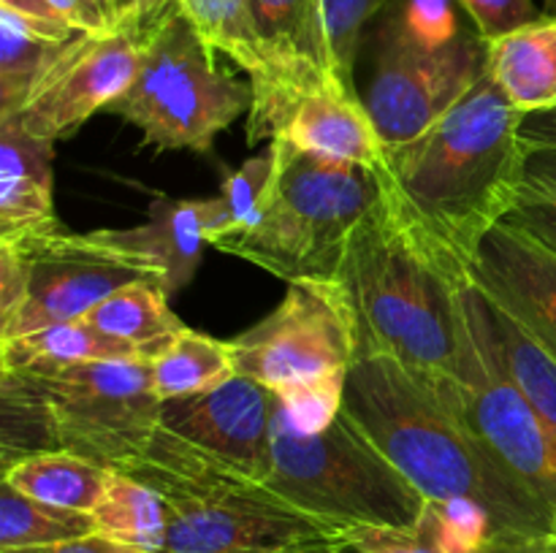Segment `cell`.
Masks as SVG:
<instances>
[{"mask_svg": "<svg viewBox=\"0 0 556 553\" xmlns=\"http://www.w3.org/2000/svg\"><path fill=\"white\" fill-rule=\"evenodd\" d=\"M543 14L556 20V0H543Z\"/></svg>", "mask_w": 556, "mask_h": 553, "instance_id": "43", "label": "cell"}, {"mask_svg": "<svg viewBox=\"0 0 556 553\" xmlns=\"http://www.w3.org/2000/svg\"><path fill=\"white\" fill-rule=\"evenodd\" d=\"M470 280L556 358V253L521 228L500 222L478 247Z\"/></svg>", "mask_w": 556, "mask_h": 553, "instance_id": "16", "label": "cell"}, {"mask_svg": "<svg viewBox=\"0 0 556 553\" xmlns=\"http://www.w3.org/2000/svg\"><path fill=\"white\" fill-rule=\"evenodd\" d=\"M472 553H556V531H548V535H492Z\"/></svg>", "mask_w": 556, "mask_h": 553, "instance_id": "36", "label": "cell"}, {"mask_svg": "<svg viewBox=\"0 0 556 553\" xmlns=\"http://www.w3.org/2000/svg\"><path fill=\"white\" fill-rule=\"evenodd\" d=\"M96 535L141 553H163L166 548V507L147 483L109 470L106 491L92 510Z\"/></svg>", "mask_w": 556, "mask_h": 553, "instance_id": "26", "label": "cell"}, {"mask_svg": "<svg viewBox=\"0 0 556 553\" xmlns=\"http://www.w3.org/2000/svg\"><path fill=\"white\" fill-rule=\"evenodd\" d=\"M3 470L27 455L68 450L106 470L136 459L161 428L150 363L98 361L0 372Z\"/></svg>", "mask_w": 556, "mask_h": 553, "instance_id": "5", "label": "cell"}, {"mask_svg": "<svg viewBox=\"0 0 556 553\" xmlns=\"http://www.w3.org/2000/svg\"><path fill=\"white\" fill-rule=\"evenodd\" d=\"M87 33L0 9V117L25 106L38 81Z\"/></svg>", "mask_w": 556, "mask_h": 553, "instance_id": "21", "label": "cell"}, {"mask_svg": "<svg viewBox=\"0 0 556 553\" xmlns=\"http://www.w3.org/2000/svg\"><path fill=\"white\" fill-rule=\"evenodd\" d=\"M275 407V390L237 374L206 394L163 401L161 426L264 480L271 459Z\"/></svg>", "mask_w": 556, "mask_h": 553, "instance_id": "15", "label": "cell"}, {"mask_svg": "<svg viewBox=\"0 0 556 553\" xmlns=\"http://www.w3.org/2000/svg\"><path fill=\"white\" fill-rule=\"evenodd\" d=\"M483 445L535 488L556 510V448L541 415L514 380L489 325L486 304L476 285L462 301V339L456 372L440 385Z\"/></svg>", "mask_w": 556, "mask_h": 553, "instance_id": "9", "label": "cell"}, {"mask_svg": "<svg viewBox=\"0 0 556 553\" xmlns=\"http://www.w3.org/2000/svg\"><path fill=\"white\" fill-rule=\"evenodd\" d=\"M152 390L163 401L206 394L237 377L231 342L185 329L152 358Z\"/></svg>", "mask_w": 556, "mask_h": 553, "instance_id": "25", "label": "cell"}, {"mask_svg": "<svg viewBox=\"0 0 556 553\" xmlns=\"http://www.w3.org/2000/svg\"><path fill=\"white\" fill-rule=\"evenodd\" d=\"M52 190V141L0 119V242L60 228Z\"/></svg>", "mask_w": 556, "mask_h": 553, "instance_id": "17", "label": "cell"}, {"mask_svg": "<svg viewBox=\"0 0 556 553\" xmlns=\"http://www.w3.org/2000/svg\"><path fill=\"white\" fill-rule=\"evenodd\" d=\"M90 535H96L92 513L47 504L9 483L0 486V548L54 545Z\"/></svg>", "mask_w": 556, "mask_h": 553, "instance_id": "27", "label": "cell"}, {"mask_svg": "<svg viewBox=\"0 0 556 553\" xmlns=\"http://www.w3.org/2000/svg\"><path fill=\"white\" fill-rule=\"evenodd\" d=\"M340 551L348 553H454L438 510L427 502L416 526H348Z\"/></svg>", "mask_w": 556, "mask_h": 553, "instance_id": "31", "label": "cell"}, {"mask_svg": "<svg viewBox=\"0 0 556 553\" xmlns=\"http://www.w3.org/2000/svg\"><path fill=\"white\" fill-rule=\"evenodd\" d=\"M147 483L166 507L163 553H329L345 526L293 507L269 483L168 428H157L119 470Z\"/></svg>", "mask_w": 556, "mask_h": 553, "instance_id": "4", "label": "cell"}, {"mask_svg": "<svg viewBox=\"0 0 556 553\" xmlns=\"http://www.w3.org/2000/svg\"><path fill=\"white\" fill-rule=\"evenodd\" d=\"M215 222V198H157L147 222L136 228H112L114 239L144 255L163 269L168 296L182 291L201 263Z\"/></svg>", "mask_w": 556, "mask_h": 553, "instance_id": "19", "label": "cell"}, {"mask_svg": "<svg viewBox=\"0 0 556 553\" xmlns=\"http://www.w3.org/2000/svg\"><path fill=\"white\" fill-rule=\"evenodd\" d=\"M277 173V146L271 141L264 152L244 160L237 171L226 173L223 190L215 198V222H212L210 244L233 236L253 222L261 204L269 195Z\"/></svg>", "mask_w": 556, "mask_h": 553, "instance_id": "28", "label": "cell"}, {"mask_svg": "<svg viewBox=\"0 0 556 553\" xmlns=\"http://www.w3.org/2000/svg\"><path fill=\"white\" fill-rule=\"evenodd\" d=\"M0 553H141V551L119 545V542L106 540V537H101V535H90V537H79V540L54 542V545L0 548Z\"/></svg>", "mask_w": 556, "mask_h": 553, "instance_id": "37", "label": "cell"}, {"mask_svg": "<svg viewBox=\"0 0 556 553\" xmlns=\"http://www.w3.org/2000/svg\"><path fill=\"white\" fill-rule=\"evenodd\" d=\"M250 9L271 68L269 90L255 98L248 112V141L258 144L280 136L288 114L304 95L342 90L331 76L320 0H250Z\"/></svg>", "mask_w": 556, "mask_h": 553, "instance_id": "14", "label": "cell"}, {"mask_svg": "<svg viewBox=\"0 0 556 553\" xmlns=\"http://www.w3.org/2000/svg\"><path fill=\"white\" fill-rule=\"evenodd\" d=\"M386 5L389 0H320L331 76L345 95L362 98L356 90L358 49L367 25Z\"/></svg>", "mask_w": 556, "mask_h": 553, "instance_id": "29", "label": "cell"}, {"mask_svg": "<svg viewBox=\"0 0 556 553\" xmlns=\"http://www.w3.org/2000/svg\"><path fill=\"white\" fill-rule=\"evenodd\" d=\"M237 374L271 390L331 374L356 361V331L334 282H293L286 298L231 339Z\"/></svg>", "mask_w": 556, "mask_h": 553, "instance_id": "11", "label": "cell"}, {"mask_svg": "<svg viewBox=\"0 0 556 553\" xmlns=\"http://www.w3.org/2000/svg\"><path fill=\"white\" fill-rule=\"evenodd\" d=\"M521 117L483 70L478 85L427 133L386 150L383 171L405 209L467 269L527 184L530 150L519 133Z\"/></svg>", "mask_w": 556, "mask_h": 553, "instance_id": "3", "label": "cell"}, {"mask_svg": "<svg viewBox=\"0 0 556 553\" xmlns=\"http://www.w3.org/2000/svg\"><path fill=\"white\" fill-rule=\"evenodd\" d=\"M486 70V41L465 33L451 47L424 52L383 25L375 36V68L364 106L386 150L405 146L443 119Z\"/></svg>", "mask_w": 556, "mask_h": 553, "instance_id": "12", "label": "cell"}, {"mask_svg": "<svg viewBox=\"0 0 556 553\" xmlns=\"http://www.w3.org/2000/svg\"><path fill=\"white\" fill-rule=\"evenodd\" d=\"M459 0H389L380 25L410 47L438 52L467 33L459 22Z\"/></svg>", "mask_w": 556, "mask_h": 553, "instance_id": "30", "label": "cell"}, {"mask_svg": "<svg viewBox=\"0 0 556 553\" xmlns=\"http://www.w3.org/2000/svg\"><path fill=\"white\" fill-rule=\"evenodd\" d=\"M106 16L112 20V25L117 30L130 25H141V9H139V0H96Z\"/></svg>", "mask_w": 556, "mask_h": 553, "instance_id": "41", "label": "cell"}, {"mask_svg": "<svg viewBox=\"0 0 556 553\" xmlns=\"http://www.w3.org/2000/svg\"><path fill=\"white\" fill-rule=\"evenodd\" d=\"M54 14L68 22L74 30L87 33V36H112L117 27L106 16V11L96 0H47Z\"/></svg>", "mask_w": 556, "mask_h": 553, "instance_id": "35", "label": "cell"}, {"mask_svg": "<svg viewBox=\"0 0 556 553\" xmlns=\"http://www.w3.org/2000/svg\"><path fill=\"white\" fill-rule=\"evenodd\" d=\"M486 70L516 112L556 108V20H541L486 43Z\"/></svg>", "mask_w": 556, "mask_h": 553, "instance_id": "20", "label": "cell"}, {"mask_svg": "<svg viewBox=\"0 0 556 553\" xmlns=\"http://www.w3.org/2000/svg\"><path fill=\"white\" fill-rule=\"evenodd\" d=\"M380 195L351 233L334 285L356 358L389 356L440 388L456 372L470 269L424 233L378 166Z\"/></svg>", "mask_w": 556, "mask_h": 553, "instance_id": "1", "label": "cell"}, {"mask_svg": "<svg viewBox=\"0 0 556 553\" xmlns=\"http://www.w3.org/2000/svg\"><path fill=\"white\" fill-rule=\"evenodd\" d=\"M342 412L434 504H470L494 535H548L556 510L510 472L454 404L389 356L356 358Z\"/></svg>", "mask_w": 556, "mask_h": 553, "instance_id": "2", "label": "cell"}, {"mask_svg": "<svg viewBox=\"0 0 556 553\" xmlns=\"http://www.w3.org/2000/svg\"><path fill=\"white\" fill-rule=\"evenodd\" d=\"M521 141L530 152L556 150V108L552 112H535L521 117Z\"/></svg>", "mask_w": 556, "mask_h": 553, "instance_id": "38", "label": "cell"}, {"mask_svg": "<svg viewBox=\"0 0 556 553\" xmlns=\"http://www.w3.org/2000/svg\"><path fill=\"white\" fill-rule=\"evenodd\" d=\"M329 553H348V551H329Z\"/></svg>", "mask_w": 556, "mask_h": 553, "instance_id": "44", "label": "cell"}, {"mask_svg": "<svg viewBox=\"0 0 556 553\" xmlns=\"http://www.w3.org/2000/svg\"><path fill=\"white\" fill-rule=\"evenodd\" d=\"M348 374H331V377L304 380L293 383L288 388L275 390L280 404L291 415L302 432H324L329 423L337 421L342 412V399H345Z\"/></svg>", "mask_w": 556, "mask_h": 553, "instance_id": "32", "label": "cell"}, {"mask_svg": "<svg viewBox=\"0 0 556 553\" xmlns=\"http://www.w3.org/2000/svg\"><path fill=\"white\" fill-rule=\"evenodd\" d=\"M527 179L556 188V150H535L527 160Z\"/></svg>", "mask_w": 556, "mask_h": 553, "instance_id": "40", "label": "cell"}, {"mask_svg": "<svg viewBox=\"0 0 556 553\" xmlns=\"http://www.w3.org/2000/svg\"><path fill=\"white\" fill-rule=\"evenodd\" d=\"M503 222L521 228V231L530 233L532 239H538V242L556 253V188H546V184L527 179L519 204L514 206V211Z\"/></svg>", "mask_w": 556, "mask_h": 553, "instance_id": "34", "label": "cell"}, {"mask_svg": "<svg viewBox=\"0 0 556 553\" xmlns=\"http://www.w3.org/2000/svg\"><path fill=\"white\" fill-rule=\"evenodd\" d=\"M0 9H9L14 14L27 16V20L47 22V25H68V22H63L54 14L47 0H0Z\"/></svg>", "mask_w": 556, "mask_h": 553, "instance_id": "39", "label": "cell"}, {"mask_svg": "<svg viewBox=\"0 0 556 553\" xmlns=\"http://www.w3.org/2000/svg\"><path fill=\"white\" fill-rule=\"evenodd\" d=\"M280 139L313 155L369 168H378L386 157V144L362 98L334 90L304 95L288 114Z\"/></svg>", "mask_w": 556, "mask_h": 553, "instance_id": "18", "label": "cell"}, {"mask_svg": "<svg viewBox=\"0 0 556 553\" xmlns=\"http://www.w3.org/2000/svg\"><path fill=\"white\" fill-rule=\"evenodd\" d=\"M459 5L486 43L497 41V38L543 16L535 0H459Z\"/></svg>", "mask_w": 556, "mask_h": 553, "instance_id": "33", "label": "cell"}, {"mask_svg": "<svg viewBox=\"0 0 556 553\" xmlns=\"http://www.w3.org/2000/svg\"><path fill=\"white\" fill-rule=\"evenodd\" d=\"M90 325L112 339L134 345L152 358L188 325L168 307V293L161 282H130L85 314Z\"/></svg>", "mask_w": 556, "mask_h": 553, "instance_id": "23", "label": "cell"}, {"mask_svg": "<svg viewBox=\"0 0 556 553\" xmlns=\"http://www.w3.org/2000/svg\"><path fill=\"white\" fill-rule=\"evenodd\" d=\"M179 5V0H139L141 9V25L155 27L168 11H174Z\"/></svg>", "mask_w": 556, "mask_h": 553, "instance_id": "42", "label": "cell"}, {"mask_svg": "<svg viewBox=\"0 0 556 553\" xmlns=\"http://www.w3.org/2000/svg\"><path fill=\"white\" fill-rule=\"evenodd\" d=\"M9 244H16L27 260V291L20 312L0 325V339L81 320L130 282L163 285L161 266L119 244L112 228L74 233L60 226Z\"/></svg>", "mask_w": 556, "mask_h": 553, "instance_id": "10", "label": "cell"}, {"mask_svg": "<svg viewBox=\"0 0 556 553\" xmlns=\"http://www.w3.org/2000/svg\"><path fill=\"white\" fill-rule=\"evenodd\" d=\"M150 27L130 25L112 36H81L38 81L25 106L9 119L25 133L60 141L96 112H106L136 79Z\"/></svg>", "mask_w": 556, "mask_h": 553, "instance_id": "13", "label": "cell"}, {"mask_svg": "<svg viewBox=\"0 0 556 553\" xmlns=\"http://www.w3.org/2000/svg\"><path fill=\"white\" fill-rule=\"evenodd\" d=\"M250 106L253 85L215 63V49L177 5L150 27L139 74L106 112L134 125L147 146L210 152Z\"/></svg>", "mask_w": 556, "mask_h": 553, "instance_id": "8", "label": "cell"}, {"mask_svg": "<svg viewBox=\"0 0 556 553\" xmlns=\"http://www.w3.org/2000/svg\"><path fill=\"white\" fill-rule=\"evenodd\" d=\"M109 470L68 453V450H47V453L27 455L14 466L3 470V483L33 499H41L58 507L92 513L106 491Z\"/></svg>", "mask_w": 556, "mask_h": 553, "instance_id": "24", "label": "cell"}, {"mask_svg": "<svg viewBox=\"0 0 556 553\" xmlns=\"http://www.w3.org/2000/svg\"><path fill=\"white\" fill-rule=\"evenodd\" d=\"M98 361L152 363L150 352L101 334L81 320L47 325L33 334L0 339V372H38V369L76 366Z\"/></svg>", "mask_w": 556, "mask_h": 553, "instance_id": "22", "label": "cell"}, {"mask_svg": "<svg viewBox=\"0 0 556 553\" xmlns=\"http://www.w3.org/2000/svg\"><path fill=\"white\" fill-rule=\"evenodd\" d=\"M266 483L286 502L334 526H416L424 493L340 412L324 432H302L277 399Z\"/></svg>", "mask_w": 556, "mask_h": 553, "instance_id": "7", "label": "cell"}, {"mask_svg": "<svg viewBox=\"0 0 556 553\" xmlns=\"http://www.w3.org/2000/svg\"><path fill=\"white\" fill-rule=\"evenodd\" d=\"M277 146L269 195L248 228L212 247L293 282H334L353 228L380 195L378 168Z\"/></svg>", "mask_w": 556, "mask_h": 553, "instance_id": "6", "label": "cell"}]
</instances>
